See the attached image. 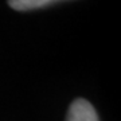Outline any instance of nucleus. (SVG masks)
<instances>
[{
    "label": "nucleus",
    "instance_id": "obj_1",
    "mask_svg": "<svg viewBox=\"0 0 121 121\" xmlns=\"http://www.w3.org/2000/svg\"><path fill=\"white\" fill-rule=\"evenodd\" d=\"M66 121H99L95 109L91 106L89 101L83 98H78L71 102Z\"/></svg>",
    "mask_w": 121,
    "mask_h": 121
},
{
    "label": "nucleus",
    "instance_id": "obj_2",
    "mask_svg": "<svg viewBox=\"0 0 121 121\" xmlns=\"http://www.w3.org/2000/svg\"><path fill=\"white\" fill-rule=\"evenodd\" d=\"M54 3L55 1L51 0H11L8 4L11 5V8L16 11H32V9L44 8Z\"/></svg>",
    "mask_w": 121,
    "mask_h": 121
}]
</instances>
